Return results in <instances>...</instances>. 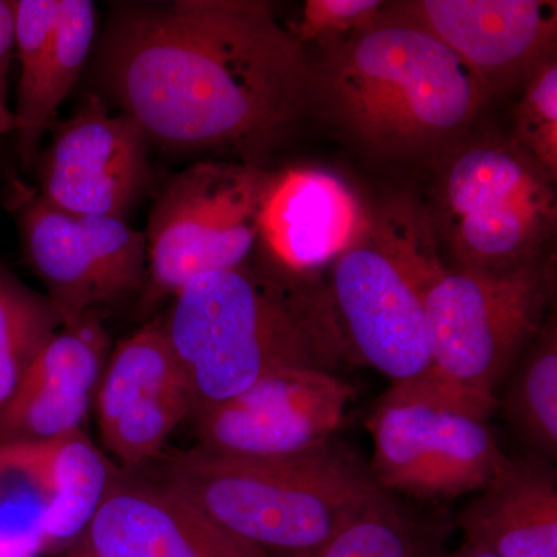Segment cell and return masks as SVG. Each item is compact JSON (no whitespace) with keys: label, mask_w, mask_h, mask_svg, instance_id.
I'll return each instance as SVG.
<instances>
[{"label":"cell","mask_w":557,"mask_h":557,"mask_svg":"<svg viewBox=\"0 0 557 557\" xmlns=\"http://www.w3.org/2000/svg\"><path fill=\"white\" fill-rule=\"evenodd\" d=\"M95 75L149 141L174 150L263 148L314 95L306 47L260 0L116 3Z\"/></svg>","instance_id":"1"},{"label":"cell","mask_w":557,"mask_h":557,"mask_svg":"<svg viewBox=\"0 0 557 557\" xmlns=\"http://www.w3.org/2000/svg\"><path fill=\"white\" fill-rule=\"evenodd\" d=\"M274 267V265H273ZM185 379L190 416L284 369L335 373L351 361L327 284L242 263L188 282L161 322Z\"/></svg>","instance_id":"2"},{"label":"cell","mask_w":557,"mask_h":557,"mask_svg":"<svg viewBox=\"0 0 557 557\" xmlns=\"http://www.w3.org/2000/svg\"><path fill=\"white\" fill-rule=\"evenodd\" d=\"M313 76L333 119L384 153L453 143L491 98L449 47L392 3L366 30L325 51Z\"/></svg>","instance_id":"3"},{"label":"cell","mask_w":557,"mask_h":557,"mask_svg":"<svg viewBox=\"0 0 557 557\" xmlns=\"http://www.w3.org/2000/svg\"><path fill=\"white\" fill-rule=\"evenodd\" d=\"M386 211L423 299L432 379L493 413L502 380L549 319L552 262L544 258L504 274L446 265L428 209L398 200Z\"/></svg>","instance_id":"4"},{"label":"cell","mask_w":557,"mask_h":557,"mask_svg":"<svg viewBox=\"0 0 557 557\" xmlns=\"http://www.w3.org/2000/svg\"><path fill=\"white\" fill-rule=\"evenodd\" d=\"M164 486L271 557H319L388 496L333 443L300 456L239 458L199 448L166 457Z\"/></svg>","instance_id":"5"},{"label":"cell","mask_w":557,"mask_h":557,"mask_svg":"<svg viewBox=\"0 0 557 557\" xmlns=\"http://www.w3.org/2000/svg\"><path fill=\"white\" fill-rule=\"evenodd\" d=\"M555 180L515 141L450 149L428 209L458 269L504 274L544 259L556 230Z\"/></svg>","instance_id":"6"},{"label":"cell","mask_w":557,"mask_h":557,"mask_svg":"<svg viewBox=\"0 0 557 557\" xmlns=\"http://www.w3.org/2000/svg\"><path fill=\"white\" fill-rule=\"evenodd\" d=\"M490 410L437 380L391 384L370 413L372 467L384 491L454 498L482 491L508 457L487 426Z\"/></svg>","instance_id":"7"},{"label":"cell","mask_w":557,"mask_h":557,"mask_svg":"<svg viewBox=\"0 0 557 557\" xmlns=\"http://www.w3.org/2000/svg\"><path fill=\"white\" fill-rule=\"evenodd\" d=\"M273 175L251 163L200 161L166 183L145 233L149 302L177 295L201 274L248 262Z\"/></svg>","instance_id":"8"},{"label":"cell","mask_w":557,"mask_h":557,"mask_svg":"<svg viewBox=\"0 0 557 557\" xmlns=\"http://www.w3.org/2000/svg\"><path fill=\"white\" fill-rule=\"evenodd\" d=\"M327 288L351 361L391 384L432 375L426 311L386 208L332 263Z\"/></svg>","instance_id":"9"},{"label":"cell","mask_w":557,"mask_h":557,"mask_svg":"<svg viewBox=\"0 0 557 557\" xmlns=\"http://www.w3.org/2000/svg\"><path fill=\"white\" fill-rule=\"evenodd\" d=\"M17 230L22 255L65 325L135 292L145 281V233L126 220L72 214L35 194L21 203Z\"/></svg>","instance_id":"10"},{"label":"cell","mask_w":557,"mask_h":557,"mask_svg":"<svg viewBox=\"0 0 557 557\" xmlns=\"http://www.w3.org/2000/svg\"><path fill=\"white\" fill-rule=\"evenodd\" d=\"M354 387L336 373L284 369L196 417L199 448L218 456L282 458L332 443Z\"/></svg>","instance_id":"11"},{"label":"cell","mask_w":557,"mask_h":557,"mask_svg":"<svg viewBox=\"0 0 557 557\" xmlns=\"http://www.w3.org/2000/svg\"><path fill=\"white\" fill-rule=\"evenodd\" d=\"M149 143L137 121L89 95L39 153L38 194L72 214L124 220L149 188Z\"/></svg>","instance_id":"12"},{"label":"cell","mask_w":557,"mask_h":557,"mask_svg":"<svg viewBox=\"0 0 557 557\" xmlns=\"http://www.w3.org/2000/svg\"><path fill=\"white\" fill-rule=\"evenodd\" d=\"M102 443L124 467L160 457L174 429L190 416L188 388L160 321L112 351L97 397Z\"/></svg>","instance_id":"13"},{"label":"cell","mask_w":557,"mask_h":557,"mask_svg":"<svg viewBox=\"0 0 557 557\" xmlns=\"http://www.w3.org/2000/svg\"><path fill=\"white\" fill-rule=\"evenodd\" d=\"M392 5L449 47L491 97L528 81L553 58L556 2L412 0Z\"/></svg>","instance_id":"14"},{"label":"cell","mask_w":557,"mask_h":557,"mask_svg":"<svg viewBox=\"0 0 557 557\" xmlns=\"http://www.w3.org/2000/svg\"><path fill=\"white\" fill-rule=\"evenodd\" d=\"M62 557H271L168 486L110 482Z\"/></svg>","instance_id":"15"},{"label":"cell","mask_w":557,"mask_h":557,"mask_svg":"<svg viewBox=\"0 0 557 557\" xmlns=\"http://www.w3.org/2000/svg\"><path fill=\"white\" fill-rule=\"evenodd\" d=\"M370 214L354 190L322 170H289L271 180L260 244L276 269L296 277L318 276L350 248Z\"/></svg>","instance_id":"16"},{"label":"cell","mask_w":557,"mask_h":557,"mask_svg":"<svg viewBox=\"0 0 557 557\" xmlns=\"http://www.w3.org/2000/svg\"><path fill=\"white\" fill-rule=\"evenodd\" d=\"M108 359L109 338L94 314L58 330L0 418V443H47L83 431Z\"/></svg>","instance_id":"17"},{"label":"cell","mask_w":557,"mask_h":557,"mask_svg":"<svg viewBox=\"0 0 557 557\" xmlns=\"http://www.w3.org/2000/svg\"><path fill=\"white\" fill-rule=\"evenodd\" d=\"M460 516L465 542L496 557H557V487L549 461L509 460Z\"/></svg>","instance_id":"18"},{"label":"cell","mask_w":557,"mask_h":557,"mask_svg":"<svg viewBox=\"0 0 557 557\" xmlns=\"http://www.w3.org/2000/svg\"><path fill=\"white\" fill-rule=\"evenodd\" d=\"M97 33V9L89 0H58L57 25L44 58L38 83L27 101L16 104L13 132L22 163L32 168L39 159L44 134L53 129L62 101L75 87Z\"/></svg>","instance_id":"19"},{"label":"cell","mask_w":557,"mask_h":557,"mask_svg":"<svg viewBox=\"0 0 557 557\" xmlns=\"http://www.w3.org/2000/svg\"><path fill=\"white\" fill-rule=\"evenodd\" d=\"M53 504L49 442L0 443V557L47 552L46 523Z\"/></svg>","instance_id":"20"},{"label":"cell","mask_w":557,"mask_h":557,"mask_svg":"<svg viewBox=\"0 0 557 557\" xmlns=\"http://www.w3.org/2000/svg\"><path fill=\"white\" fill-rule=\"evenodd\" d=\"M54 504L46 523L47 548L78 539L113 480L109 461L83 431L49 442Z\"/></svg>","instance_id":"21"},{"label":"cell","mask_w":557,"mask_h":557,"mask_svg":"<svg viewBox=\"0 0 557 557\" xmlns=\"http://www.w3.org/2000/svg\"><path fill=\"white\" fill-rule=\"evenodd\" d=\"M505 394L504 409L533 456L552 461L557 454V332L548 319L536 341L519 359Z\"/></svg>","instance_id":"22"},{"label":"cell","mask_w":557,"mask_h":557,"mask_svg":"<svg viewBox=\"0 0 557 557\" xmlns=\"http://www.w3.org/2000/svg\"><path fill=\"white\" fill-rule=\"evenodd\" d=\"M64 325L49 298L28 288L0 260V418L33 358Z\"/></svg>","instance_id":"23"},{"label":"cell","mask_w":557,"mask_h":557,"mask_svg":"<svg viewBox=\"0 0 557 557\" xmlns=\"http://www.w3.org/2000/svg\"><path fill=\"white\" fill-rule=\"evenodd\" d=\"M319 557H450L438 528L413 522L391 496L355 520Z\"/></svg>","instance_id":"24"},{"label":"cell","mask_w":557,"mask_h":557,"mask_svg":"<svg viewBox=\"0 0 557 557\" xmlns=\"http://www.w3.org/2000/svg\"><path fill=\"white\" fill-rule=\"evenodd\" d=\"M549 177H557V64L549 58L527 81L515 110V139Z\"/></svg>","instance_id":"25"},{"label":"cell","mask_w":557,"mask_h":557,"mask_svg":"<svg viewBox=\"0 0 557 557\" xmlns=\"http://www.w3.org/2000/svg\"><path fill=\"white\" fill-rule=\"evenodd\" d=\"M387 2L381 0H307L289 32L302 44L329 51L366 30L379 20Z\"/></svg>","instance_id":"26"},{"label":"cell","mask_w":557,"mask_h":557,"mask_svg":"<svg viewBox=\"0 0 557 557\" xmlns=\"http://www.w3.org/2000/svg\"><path fill=\"white\" fill-rule=\"evenodd\" d=\"M14 51L13 0H0V106H7V86Z\"/></svg>","instance_id":"27"},{"label":"cell","mask_w":557,"mask_h":557,"mask_svg":"<svg viewBox=\"0 0 557 557\" xmlns=\"http://www.w3.org/2000/svg\"><path fill=\"white\" fill-rule=\"evenodd\" d=\"M450 557H496L487 553L486 549L478 547V545L469 544V542H463L460 548L457 552L450 553Z\"/></svg>","instance_id":"28"},{"label":"cell","mask_w":557,"mask_h":557,"mask_svg":"<svg viewBox=\"0 0 557 557\" xmlns=\"http://www.w3.org/2000/svg\"><path fill=\"white\" fill-rule=\"evenodd\" d=\"M13 132V113L5 106H0V137Z\"/></svg>","instance_id":"29"},{"label":"cell","mask_w":557,"mask_h":557,"mask_svg":"<svg viewBox=\"0 0 557 557\" xmlns=\"http://www.w3.org/2000/svg\"><path fill=\"white\" fill-rule=\"evenodd\" d=\"M60 557H62V556H60Z\"/></svg>","instance_id":"30"}]
</instances>
